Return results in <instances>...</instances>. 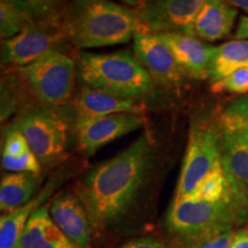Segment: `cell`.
I'll use <instances>...</instances> for the list:
<instances>
[{
    "mask_svg": "<svg viewBox=\"0 0 248 248\" xmlns=\"http://www.w3.org/2000/svg\"><path fill=\"white\" fill-rule=\"evenodd\" d=\"M185 76L193 79L209 78V66L214 46L204 44L193 35L185 33H160Z\"/></svg>",
    "mask_w": 248,
    "mask_h": 248,
    "instance_id": "4fadbf2b",
    "label": "cell"
},
{
    "mask_svg": "<svg viewBox=\"0 0 248 248\" xmlns=\"http://www.w3.org/2000/svg\"><path fill=\"white\" fill-rule=\"evenodd\" d=\"M237 8L226 0H206L194 21V36L214 43L228 37L233 30Z\"/></svg>",
    "mask_w": 248,
    "mask_h": 248,
    "instance_id": "e0dca14e",
    "label": "cell"
},
{
    "mask_svg": "<svg viewBox=\"0 0 248 248\" xmlns=\"http://www.w3.org/2000/svg\"><path fill=\"white\" fill-rule=\"evenodd\" d=\"M219 130L248 146V95L237 99L225 108L219 117Z\"/></svg>",
    "mask_w": 248,
    "mask_h": 248,
    "instance_id": "7402d4cb",
    "label": "cell"
},
{
    "mask_svg": "<svg viewBox=\"0 0 248 248\" xmlns=\"http://www.w3.org/2000/svg\"><path fill=\"white\" fill-rule=\"evenodd\" d=\"M58 42L57 33L28 24L20 33L2 40L1 62L2 64L20 68L29 66L51 49H54Z\"/></svg>",
    "mask_w": 248,
    "mask_h": 248,
    "instance_id": "7c38bea8",
    "label": "cell"
},
{
    "mask_svg": "<svg viewBox=\"0 0 248 248\" xmlns=\"http://www.w3.org/2000/svg\"><path fill=\"white\" fill-rule=\"evenodd\" d=\"M206 0H144L136 11L139 30L193 35L194 21Z\"/></svg>",
    "mask_w": 248,
    "mask_h": 248,
    "instance_id": "ba28073f",
    "label": "cell"
},
{
    "mask_svg": "<svg viewBox=\"0 0 248 248\" xmlns=\"http://www.w3.org/2000/svg\"><path fill=\"white\" fill-rule=\"evenodd\" d=\"M40 173L7 172L0 182V209L4 214L20 208L40 191Z\"/></svg>",
    "mask_w": 248,
    "mask_h": 248,
    "instance_id": "d6986e66",
    "label": "cell"
},
{
    "mask_svg": "<svg viewBox=\"0 0 248 248\" xmlns=\"http://www.w3.org/2000/svg\"><path fill=\"white\" fill-rule=\"evenodd\" d=\"M30 21L8 2L0 1V33L2 40L9 39L20 33Z\"/></svg>",
    "mask_w": 248,
    "mask_h": 248,
    "instance_id": "603a6c76",
    "label": "cell"
},
{
    "mask_svg": "<svg viewBox=\"0 0 248 248\" xmlns=\"http://www.w3.org/2000/svg\"><path fill=\"white\" fill-rule=\"evenodd\" d=\"M133 53L155 82L169 88L184 83V73L161 36L138 30L133 38Z\"/></svg>",
    "mask_w": 248,
    "mask_h": 248,
    "instance_id": "30bf717a",
    "label": "cell"
},
{
    "mask_svg": "<svg viewBox=\"0 0 248 248\" xmlns=\"http://www.w3.org/2000/svg\"><path fill=\"white\" fill-rule=\"evenodd\" d=\"M20 248H83L58 228L49 214V201L32 214L20 241Z\"/></svg>",
    "mask_w": 248,
    "mask_h": 248,
    "instance_id": "ac0fdd59",
    "label": "cell"
},
{
    "mask_svg": "<svg viewBox=\"0 0 248 248\" xmlns=\"http://www.w3.org/2000/svg\"><path fill=\"white\" fill-rule=\"evenodd\" d=\"M77 73L88 88L124 99L141 97L153 88L150 74L129 49L110 53L79 52Z\"/></svg>",
    "mask_w": 248,
    "mask_h": 248,
    "instance_id": "277c9868",
    "label": "cell"
},
{
    "mask_svg": "<svg viewBox=\"0 0 248 248\" xmlns=\"http://www.w3.org/2000/svg\"><path fill=\"white\" fill-rule=\"evenodd\" d=\"M15 124L42 167L49 168L64 160L69 141V121L60 109L48 106L35 108L23 113Z\"/></svg>",
    "mask_w": 248,
    "mask_h": 248,
    "instance_id": "5b68a950",
    "label": "cell"
},
{
    "mask_svg": "<svg viewBox=\"0 0 248 248\" xmlns=\"http://www.w3.org/2000/svg\"><path fill=\"white\" fill-rule=\"evenodd\" d=\"M215 92H228L234 94L248 93V67L233 71L229 76L212 84Z\"/></svg>",
    "mask_w": 248,
    "mask_h": 248,
    "instance_id": "d4e9b609",
    "label": "cell"
},
{
    "mask_svg": "<svg viewBox=\"0 0 248 248\" xmlns=\"http://www.w3.org/2000/svg\"><path fill=\"white\" fill-rule=\"evenodd\" d=\"M21 73L36 98L48 107H59L69 100L78 76L77 62L57 48L21 68Z\"/></svg>",
    "mask_w": 248,
    "mask_h": 248,
    "instance_id": "8992f818",
    "label": "cell"
},
{
    "mask_svg": "<svg viewBox=\"0 0 248 248\" xmlns=\"http://www.w3.org/2000/svg\"><path fill=\"white\" fill-rule=\"evenodd\" d=\"M121 1L124 2V4L131 6V7H138V6L141 4L142 0H121Z\"/></svg>",
    "mask_w": 248,
    "mask_h": 248,
    "instance_id": "1f68e13d",
    "label": "cell"
},
{
    "mask_svg": "<svg viewBox=\"0 0 248 248\" xmlns=\"http://www.w3.org/2000/svg\"><path fill=\"white\" fill-rule=\"evenodd\" d=\"M63 29L70 43L80 49L125 44L139 30L136 11L111 0H70Z\"/></svg>",
    "mask_w": 248,
    "mask_h": 248,
    "instance_id": "7a4b0ae2",
    "label": "cell"
},
{
    "mask_svg": "<svg viewBox=\"0 0 248 248\" xmlns=\"http://www.w3.org/2000/svg\"><path fill=\"white\" fill-rule=\"evenodd\" d=\"M153 159V140L144 131L83 176L75 192L88 210L94 237L115 231L125 221L146 185Z\"/></svg>",
    "mask_w": 248,
    "mask_h": 248,
    "instance_id": "6da1fadb",
    "label": "cell"
},
{
    "mask_svg": "<svg viewBox=\"0 0 248 248\" xmlns=\"http://www.w3.org/2000/svg\"><path fill=\"white\" fill-rule=\"evenodd\" d=\"M247 219L248 214L233 198L216 202L179 199L170 204L166 224L183 246L193 248L213 235L237 230Z\"/></svg>",
    "mask_w": 248,
    "mask_h": 248,
    "instance_id": "3957f363",
    "label": "cell"
},
{
    "mask_svg": "<svg viewBox=\"0 0 248 248\" xmlns=\"http://www.w3.org/2000/svg\"><path fill=\"white\" fill-rule=\"evenodd\" d=\"M235 231L237 230H230L213 235L208 239L197 244L193 248H231L235 237Z\"/></svg>",
    "mask_w": 248,
    "mask_h": 248,
    "instance_id": "4316f807",
    "label": "cell"
},
{
    "mask_svg": "<svg viewBox=\"0 0 248 248\" xmlns=\"http://www.w3.org/2000/svg\"><path fill=\"white\" fill-rule=\"evenodd\" d=\"M31 148L28 144L26 137L17 128L16 124H13L5 135L4 145H2L1 156L5 157H20L22 155L29 153Z\"/></svg>",
    "mask_w": 248,
    "mask_h": 248,
    "instance_id": "484cf974",
    "label": "cell"
},
{
    "mask_svg": "<svg viewBox=\"0 0 248 248\" xmlns=\"http://www.w3.org/2000/svg\"><path fill=\"white\" fill-rule=\"evenodd\" d=\"M248 67V40L233 39L214 46L209 66V79L218 82L233 71Z\"/></svg>",
    "mask_w": 248,
    "mask_h": 248,
    "instance_id": "ffe728a7",
    "label": "cell"
},
{
    "mask_svg": "<svg viewBox=\"0 0 248 248\" xmlns=\"http://www.w3.org/2000/svg\"><path fill=\"white\" fill-rule=\"evenodd\" d=\"M219 161V132L208 125L192 126L173 200H179L191 193Z\"/></svg>",
    "mask_w": 248,
    "mask_h": 248,
    "instance_id": "52a82bcc",
    "label": "cell"
},
{
    "mask_svg": "<svg viewBox=\"0 0 248 248\" xmlns=\"http://www.w3.org/2000/svg\"><path fill=\"white\" fill-rule=\"evenodd\" d=\"M226 1L235 8L243 9L245 13L248 14V0H226Z\"/></svg>",
    "mask_w": 248,
    "mask_h": 248,
    "instance_id": "4dcf8cb0",
    "label": "cell"
},
{
    "mask_svg": "<svg viewBox=\"0 0 248 248\" xmlns=\"http://www.w3.org/2000/svg\"><path fill=\"white\" fill-rule=\"evenodd\" d=\"M141 113H120L74 122L77 146L85 156H92L106 145L137 131L144 125Z\"/></svg>",
    "mask_w": 248,
    "mask_h": 248,
    "instance_id": "9c48e42d",
    "label": "cell"
},
{
    "mask_svg": "<svg viewBox=\"0 0 248 248\" xmlns=\"http://www.w3.org/2000/svg\"><path fill=\"white\" fill-rule=\"evenodd\" d=\"M22 13L29 21L42 20L57 11L62 0H4Z\"/></svg>",
    "mask_w": 248,
    "mask_h": 248,
    "instance_id": "cb8c5ba5",
    "label": "cell"
},
{
    "mask_svg": "<svg viewBox=\"0 0 248 248\" xmlns=\"http://www.w3.org/2000/svg\"><path fill=\"white\" fill-rule=\"evenodd\" d=\"M235 39H246L248 40V15L241 16L238 22L237 30L234 33Z\"/></svg>",
    "mask_w": 248,
    "mask_h": 248,
    "instance_id": "f546056e",
    "label": "cell"
},
{
    "mask_svg": "<svg viewBox=\"0 0 248 248\" xmlns=\"http://www.w3.org/2000/svg\"><path fill=\"white\" fill-rule=\"evenodd\" d=\"M62 182L63 175L59 173L49 179L47 184L29 202L13 212L2 214L0 218V248H20L21 237L30 217L40 207L48 202Z\"/></svg>",
    "mask_w": 248,
    "mask_h": 248,
    "instance_id": "9a60e30c",
    "label": "cell"
},
{
    "mask_svg": "<svg viewBox=\"0 0 248 248\" xmlns=\"http://www.w3.org/2000/svg\"><path fill=\"white\" fill-rule=\"evenodd\" d=\"M231 248H248V228L237 229Z\"/></svg>",
    "mask_w": 248,
    "mask_h": 248,
    "instance_id": "f1b7e54d",
    "label": "cell"
},
{
    "mask_svg": "<svg viewBox=\"0 0 248 248\" xmlns=\"http://www.w3.org/2000/svg\"><path fill=\"white\" fill-rule=\"evenodd\" d=\"M221 163L233 200L248 214V146L219 130Z\"/></svg>",
    "mask_w": 248,
    "mask_h": 248,
    "instance_id": "5bb4252c",
    "label": "cell"
},
{
    "mask_svg": "<svg viewBox=\"0 0 248 248\" xmlns=\"http://www.w3.org/2000/svg\"><path fill=\"white\" fill-rule=\"evenodd\" d=\"M115 248H172L168 241L156 237H140Z\"/></svg>",
    "mask_w": 248,
    "mask_h": 248,
    "instance_id": "83f0119b",
    "label": "cell"
},
{
    "mask_svg": "<svg viewBox=\"0 0 248 248\" xmlns=\"http://www.w3.org/2000/svg\"><path fill=\"white\" fill-rule=\"evenodd\" d=\"M49 214L60 230L83 248H91L94 232L85 206L73 191H61L49 200Z\"/></svg>",
    "mask_w": 248,
    "mask_h": 248,
    "instance_id": "8fae6325",
    "label": "cell"
},
{
    "mask_svg": "<svg viewBox=\"0 0 248 248\" xmlns=\"http://www.w3.org/2000/svg\"><path fill=\"white\" fill-rule=\"evenodd\" d=\"M74 120H89L120 113H141L136 99H124L84 86L71 105Z\"/></svg>",
    "mask_w": 248,
    "mask_h": 248,
    "instance_id": "2e32d148",
    "label": "cell"
},
{
    "mask_svg": "<svg viewBox=\"0 0 248 248\" xmlns=\"http://www.w3.org/2000/svg\"><path fill=\"white\" fill-rule=\"evenodd\" d=\"M232 194L223 169L221 161L216 164L204 177L201 179L194 190L182 199L193 201H207V202H216L226 199H231Z\"/></svg>",
    "mask_w": 248,
    "mask_h": 248,
    "instance_id": "44dd1931",
    "label": "cell"
}]
</instances>
